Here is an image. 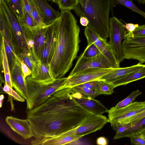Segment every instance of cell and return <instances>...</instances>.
I'll use <instances>...</instances> for the list:
<instances>
[{
    "label": "cell",
    "mask_w": 145,
    "mask_h": 145,
    "mask_svg": "<svg viewBox=\"0 0 145 145\" xmlns=\"http://www.w3.org/2000/svg\"><path fill=\"white\" fill-rule=\"evenodd\" d=\"M60 17L47 26L46 41L41 53L40 61L50 63L54 55L56 46L57 36Z\"/></svg>",
    "instance_id": "obj_12"
},
{
    "label": "cell",
    "mask_w": 145,
    "mask_h": 145,
    "mask_svg": "<svg viewBox=\"0 0 145 145\" xmlns=\"http://www.w3.org/2000/svg\"><path fill=\"white\" fill-rule=\"evenodd\" d=\"M144 117H145V111L135 116L124 119L115 124L124 125L129 123H131L132 125Z\"/></svg>",
    "instance_id": "obj_34"
},
{
    "label": "cell",
    "mask_w": 145,
    "mask_h": 145,
    "mask_svg": "<svg viewBox=\"0 0 145 145\" xmlns=\"http://www.w3.org/2000/svg\"><path fill=\"white\" fill-rule=\"evenodd\" d=\"M78 0H60L58 6L61 10H73L77 5Z\"/></svg>",
    "instance_id": "obj_35"
},
{
    "label": "cell",
    "mask_w": 145,
    "mask_h": 145,
    "mask_svg": "<svg viewBox=\"0 0 145 145\" xmlns=\"http://www.w3.org/2000/svg\"><path fill=\"white\" fill-rule=\"evenodd\" d=\"M11 7L20 23L23 20L24 15L22 0H10Z\"/></svg>",
    "instance_id": "obj_30"
},
{
    "label": "cell",
    "mask_w": 145,
    "mask_h": 145,
    "mask_svg": "<svg viewBox=\"0 0 145 145\" xmlns=\"http://www.w3.org/2000/svg\"><path fill=\"white\" fill-rule=\"evenodd\" d=\"M100 81V80L91 81L77 86L80 87H85L95 91L99 86Z\"/></svg>",
    "instance_id": "obj_39"
},
{
    "label": "cell",
    "mask_w": 145,
    "mask_h": 145,
    "mask_svg": "<svg viewBox=\"0 0 145 145\" xmlns=\"http://www.w3.org/2000/svg\"><path fill=\"white\" fill-rule=\"evenodd\" d=\"M111 7V0H78L73 9L79 17L84 16L88 20V26L103 39L109 37Z\"/></svg>",
    "instance_id": "obj_3"
},
{
    "label": "cell",
    "mask_w": 145,
    "mask_h": 145,
    "mask_svg": "<svg viewBox=\"0 0 145 145\" xmlns=\"http://www.w3.org/2000/svg\"><path fill=\"white\" fill-rule=\"evenodd\" d=\"M14 56V65L10 70L12 85L15 91L26 100L28 95L25 80L24 78L20 63L16 54Z\"/></svg>",
    "instance_id": "obj_15"
},
{
    "label": "cell",
    "mask_w": 145,
    "mask_h": 145,
    "mask_svg": "<svg viewBox=\"0 0 145 145\" xmlns=\"http://www.w3.org/2000/svg\"><path fill=\"white\" fill-rule=\"evenodd\" d=\"M73 95L77 102L82 107L96 114L103 115L108 110L99 101L93 98L83 97L80 93L73 91Z\"/></svg>",
    "instance_id": "obj_17"
},
{
    "label": "cell",
    "mask_w": 145,
    "mask_h": 145,
    "mask_svg": "<svg viewBox=\"0 0 145 145\" xmlns=\"http://www.w3.org/2000/svg\"><path fill=\"white\" fill-rule=\"evenodd\" d=\"M108 122V120L106 117L94 114L77 128L60 135H74L82 137L100 130Z\"/></svg>",
    "instance_id": "obj_11"
},
{
    "label": "cell",
    "mask_w": 145,
    "mask_h": 145,
    "mask_svg": "<svg viewBox=\"0 0 145 145\" xmlns=\"http://www.w3.org/2000/svg\"><path fill=\"white\" fill-rule=\"evenodd\" d=\"M142 92L139 90L133 91L126 98L118 103L114 107L118 109L130 105Z\"/></svg>",
    "instance_id": "obj_31"
},
{
    "label": "cell",
    "mask_w": 145,
    "mask_h": 145,
    "mask_svg": "<svg viewBox=\"0 0 145 145\" xmlns=\"http://www.w3.org/2000/svg\"><path fill=\"white\" fill-rule=\"evenodd\" d=\"M131 144L134 145H145V138L141 133L134 135L130 137Z\"/></svg>",
    "instance_id": "obj_38"
},
{
    "label": "cell",
    "mask_w": 145,
    "mask_h": 145,
    "mask_svg": "<svg viewBox=\"0 0 145 145\" xmlns=\"http://www.w3.org/2000/svg\"><path fill=\"white\" fill-rule=\"evenodd\" d=\"M141 133L143 136V137L145 138V130L142 131Z\"/></svg>",
    "instance_id": "obj_48"
},
{
    "label": "cell",
    "mask_w": 145,
    "mask_h": 145,
    "mask_svg": "<svg viewBox=\"0 0 145 145\" xmlns=\"http://www.w3.org/2000/svg\"><path fill=\"white\" fill-rule=\"evenodd\" d=\"M126 34L124 24L115 17L110 18L109 44L119 64L125 59L121 42Z\"/></svg>",
    "instance_id": "obj_6"
},
{
    "label": "cell",
    "mask_w": 145,
    "mask_h": 145,
    "mask_svg": "<svg viewBox=\"0 0 145 145\" xmlns=\"http://www.w3.org/2000/svg\"><path fill=\"white\" fill-rule=\"evenodd\" d=\"M101 53L100 50L93 43L88 44L87 46L82 54L84 57L89 58L96 56Z\"/></svg>",
    "instance_id": "obj_33"
},
{
    "label": "cell",
    "mask_w": 145,
    "mask_h": 145,
    "mask_svg": "<svg viewBox=\"0 0 145 145\" xmlns=\"http://www.w3.org/2000/svg\"><path fill=\"white\" fill-rule=\"evenodd\" d=\"M145 111V101H135L125 107L116 108L114 106L108 110V122L111 127L124 119Z\"/></svg>",
    "instance_id": "obj_10"
},
{
    "label": "cell",
    "mask_w": 145,
    "mask_h": 145,
    "mask_svg": "<svg viewBox=\"0 0 145 145\" xmlns=\"http://www.w3.org/2000/svg\"><path fill=\"white\" fill-rule=\"evenodd\" d=\"M22 26L25 34L27 44L29 52L38 63L40 61L36 54L34 48V36L33 31L31 27L25 25Z\"/></svg>",
    "instance_id": "obj_25"
},
{
    "label": "cell",
    "mask_w": 145,
    "mask_h": 145,
    "mask_svg": "<svg viewBox=\"0 0 145 145\" xmlns=\"http://www.w3.org/2000/svg\"><path fill=\"white\" fill-rule=\"evenodd\" d=\"M126 35L132 37H145V25L139 26L132 33L128 32Z\"/></svg>",
    "instance_id": "obj_37"
},
{
    "label": "cell",
    "mask_w": 145,
    "mask_h": 145,
    "mask_svg": "<svg viewBox=\"0 0 145 145\" xmlns=\"http://www.w3.org/2000/svg\"><path fill=\"white\" fill-rule=\"evenodd\" d=\"M31 15L37 25L36 26L41 27L47 26L44 23L40 14L33 0H31Z\"/></svg>",
    "instance_id": "obj_29"
},
{
    "label": "cell",
    "mask_w": 145,
    "mask_h": 145,
    "mask_svg": "<svg viewBox=\"0 0 145 145\" xmlns=\"http://www.w3.org/2000/svg\"><path fill=\"white\" fill-rule=\"evenodd\" d=\"M84 34L88 44L93 43L106 57L113 68L120 67L118 63L113 51L111 46L106 40L100 36L89 26L85 28Z\"/></svg>",
    "instance_id": "obj_9"
},
{
    "label": "cell",
    "mask_w": 145,
    "mask_h": 145,
    "mask_svg": "<svg viewBox=\"0 0 145 145\" xmlns=\"http://www.w3.org/2000/svg\"><path fill=\"white\" fill-rule=\"evenodd\" d=\"M16 55L27 65L31 72L30 75L33 78H34L37 73L38 63L36 62L33 57L29 52H24Z\"/></svg>",
    "instance_id": "obj_24"
},
{
    "label": "cell",
    "mask_w": 145,
    "mask_h": 145,
    "mask_svg": "<svg viewBox=\"0 0 145 145\" xmlns=\"http://www.w3.org/2000/svg\"><path fill=\"white\" fill-rule=\"evenodd\" d=\"M96 143L99 145H107L108 144V141L106 138L101 137L97 139Z\"/></svg>",
    "instance_id": "obj_44"
},
{
    "label": "cell",
    "mask_w": 145,
    "mask_h": 145,
    "mask_svg": "<svg viewBox=\"0 0 145 145\" xmlns=\"http://www.w3.org/2000/svg\"><path fill=\"white\" fill-rule=\"evenodd\" d=\"M139 25L138 24H134L132 23H126L125 27L129 32L132 33L136 28Z\"/></svg>",
    "instance_id": "obj_42"
},
{
    "label": "cell",
    "mask_w": 145,
    "mask_h": 145,
    "mask_svg": "<svg viewBox=\"0 0 145 145\" xmlns=\"http://www.w3.org/2000/svg\"><path fill=\"white\" fill-rule=\"evenodd\" d=\"M11 96L13 97L14 100L22 102H24L25 101V99L24 98L20 96L12 89V90Z\"/></svg>",
    "instance_id": "obj_43"
},
{
    "label": "cell",
    "mask_w": 145,
    "mask_h": 145,
    "mask_svg": "<svg viewBox=\"0 0 145 145\" xmlns=\"http://www.w3.org/2000/svg\"><path fill=\"white\" fill-rule=\"evenodd\" d=\"M23 10L27 12L30 15L32 16L31 0H22Z\"/></svg>",
    "instance_id": "obj_41"
},
{
    "label": "cell",
    "mask_w": 145,
    "mask_h": 145,
    "mask_svg": "<svg viewBox=\"0 0 145 145\" xmlns=\"http://www.w3.org/2000/svg\"><path fill=\"white\" fill-rule=\"evenodd\" d=\"M145 67V64L139 62L129 67L115 68L112 71L101 77L99 79L111 83L131 73L139 70Z\"/></svg>",
    "instance_id": "obj_19"
},
{
    "label": "cell",
    "mask_w": 145,
    "mask_h": 145,
    "mask_svg": "<svg viewBox=\"0 0 145 145\" xmlns=\"http://www.w3.org/2000/svg\"><path fill=\"white\" fill-rule=\"evenodd\" d=\"M48 0V1H52L54 3H55V1L54 0Z\"/></svg>",
    "instance_id": "obj_50"
},
{
    "label": "cell",
    "mask_w": 145,
    "mask_h": 145,
    "mask_svg": "<svg viewBox=\"0 0 145 145\" xmlns=\"http://www.w3.org/2000/svg\"><path fill=\"white\" fill-rule=\"evenodd\" d=\"M54 78L52 75L50 64L42 62L41 61L38 63L37 74L33 78L39 81H43Z\"/></svg>",
    "instance_id": "obj_26"
},
{
    "label": "cell",
    "mask_w": 145,
    "mask_h": 145,
    "mask_svg": "<svg viewBox=\"0 0 145 145\" xmlns=\"http://www.w3.org/2000/svg\"><path fill=\"white\" fill-rule=\"evenodd\" d=\"M71 88L73 92L78 93L84 97L94 98L100 95L95 91L84 87L76 86Z\"/></svg>",
    "instance_id": "obj_32"
},
{
    "label": "cell",
    "mask_w": 145,
    "mask_h": 145,
    "mask_svg": "<svg viewBox=\"0 0 145 145\" xmlns=\"http://www.w3.org/2000/svg\"><path fill=\"white\" fill-rule=\"evenodd\" d=\"M71 88L57 91L40 105L26 111L33 137L57 136L80 126L94 114L75 100Z\"/></svg>",
    "instance_id": "obj_1"
},
{
    "label": "cell",
    "mask_w": 145,
    "mask_h": 145,
    "mask_svg": "<svg viewBox=\"0 0 145 145\" xmlns=\"http://www.w3.org/2000/svg\"><path fill=\"white\" fill-rule=\"evenodd\" d=\"M47 27V26L39 27L36 26L31 27L34 33V48L35 52L40 61L41 53L46 41Z\"/></svg>",
    "instance_id": "obj_20"
},
{
    "label": "cell",
    "mask_w": 145,
    "mask_h": 145,
    "mask_svg": "<svg viewBox=\"0 0 145 145\" xmlns=\"http://www.w3.org/2000/svg\"><path fill=\"white\" fill-rule=\"evenodd\" d=\"M121 46L124 59L145 63V37H132L126 35Z\"/></svg>",
    "instance_id": "obj_8"
},
{
    "label": "cell",
    "mask_w": 145,
    "mask_h": 145,
    "mask_svg": "<svg viewBox=\"0 0 145 145\" xmlns=\"http://www.w3.org/2000/svg\"><path fill=\"white\" fill-rule=\"evenodd\" d=\"M24 17L23 20L20 23L21 25H25L31 27L36 26L37 25L32 17L27 12L23 10Z\"/></svg>",
    "instance_id": "obj_36"
},
{
    "label": "cell",
    "mask_w": 145,
    "mask_h": 145,
    "mask_svg": "<svg viewBox=\"0 0 145 145\" xmlns=\"http://www.w3.org/2000/svg\"><path fill=\"white\" fill-rule=\"evenodd\" d=\"M71 11L61 10L60 12L56 47L50 64L55 78L63 77L69 71L79 50L80 29Z\"/></svg>",
    "instance_id": "obj_2"
},
{
    "label": "cell",
    "mask_w": 145,
    "mask_h": 145,
    "mask_svg": "<svg viewBox=\"0 0 145 145\" xmlns=\"http://www.w3.org/2000/svg\"><path fill=\"white\" fill-rule=\"evenodd\" d=\"M67 77L37 80L31 75L25 78L27 89V109L31 110L44 102L52 94L62 89Z\"/></svg>",
    "instance_id": "obj_4"
},
{
    "label": "cell",
    "mask_w": 145,
    "mask_h": 145,
    "mask_svg": "<svg viewBox=\"0 0 145 145\" xmlns=\"http://www.w3.org/2000/svg\"><path fill=\"white\" fill-rule=\"evenodd\" d=\"M4 97L3 95H1L0 97V107H1L2 105L3 102Z\"/></svg>",
    "instance_id": "obj_47"
},
{
    "label": "cell",
    "mask_w": 145,
    "mask_h": 145,
    "mask_svg": "<svg viewBox=\"0 0 145 145\" xmlns=\"http://www.w3.org/2000/svg\"><path fill=\"white\" fill-rule=\"evenodd\" d=\"M0 8L3 11L8 21L15 51L19 54L29 52L24 29L10 2L5 0H0Z\"/></svg>",
    "instance_id": "obj_5"
},
{
    "label": "cell",
    "mask_w": 145,
    "mask_h": 145,
    "mask_svg": "<svg viewBox=\"0 0 145 145\" xmlns=\"http://www.w3.org/2000/svg\"><path fill=\"white\" fill-rule=\"evenodd\" d=\"M145 130V117L133 124L125 131L116 133L113 139L116 140L123 137L130 138L134 135L141 133Z\"/></svg>",
    "instance_id": "obj_23"
},
{
    "label": "cell",
    "mask_w": 145,
    "mask_h": 145,
    "mask_svg": "<svg viewBox=\"0 0 145 145\" xmlns=\"http://www.w3.org/2000/svg\"><path fill=\"white\" fill-rule=\"evenodd\" d=\"M112 8L121 5L140 14L145 18V12L137 7L133 3V0H111Z\"/></svg>",
    "instance_id": "obj_27"
},
{
    "label": "cell",
    "mask_w": 145,
    "mask_h": 145,
    "mask_svg": "<svg viewBox=\"0 0 145 145\" xmlns=\"http://www.w3.org/2000/svg\"><path fill=\"white\" fill-rule=\"evenodd\" d=\"M115 68H93L85 69L76 73L67 80L62 89L72 88L82 84L95 80H100V78L112 71Z\"/></svg>",
    "instance_id": "obj_7"
},
{
    "label": "cell",
    "mask_w": 145,
    "mask_h": 145,
    "mask_svg": "<svg viewBox=\"0 0 145 145\" xmlns=\"http://www.w3.org/2000/svg\"><path fill=\"white\" fill-rule=\"evenodd\" d=\"M18 57L21 64L22 70L24 74V78L25 79L27 76L31 74V72L27 65L22 61L18 56Z\"/></svg>",
    "instance_id": "obj_40"
},
{
    "label": "cell",
    "mask_w": 145,
    "mask_h": 145,
    "mask_svg": "<svg viewBox=\"0 0 145 145\" xmlns=\"http://www.w3.org/2000/svg\"><path fill=\"white\" fill-rule=\"evenodd\" d=\"M33 0L34 1L35 0Z\"/></svg>",
    "instance_id": "obj_53"
},
{
    "label": "cell",
    "mask_w": 145,
    "mask_h": 145,
    "mask_svg": "<svg viewBox=\"0 0 145 145\" xmlns=\"http://www.w3.org/2000/svg\"><path fill=\"white\" fill-rule=\"evenodd\" d=\"M1 42L0 64L1 67H2L4 70L5 83L10 87L12 88L9 63L5 49L3 40L2 37Z\"/></svg>",
    "instance_id": "obj_22"
},
{
    "label": "cell",
    "mask_w": 145,
    "mask_h": 145,
    "mask_svg": "<svg viewBox=\"0 0 145 145\" xmlns=\"http://www.w3.org/2000/svg\"><path fill=\"white\" fill-rule=\"evenodd\" d=\"M34 1L44 23L46 26L49 25L60 17V12L53 9L46 0H35Z\"/></svg>",
    "instance_id": "obj_18"
},
{
    "label": "cell",
    "mask_w": 145,
    "mask_h": 145,
    "mask_svg": "<svg viewBox=\"0 0 145 145\" xmlns=\"http://www.w3.org/2000/svg\"><path fill=\"white\" fill-rule=\"evenodd\" d=\"M114 88L112 83L101 80L99 86L95 91L99 95H110L114 92Z\"/></svg>",
    "instance_id": "obj_28"
},
{
    "label": "cell",
    "mask_w": 145,
    "mask_h": 145,
    "mask_svg": "<svg viewBox=\"0 0 145 145\" xmlns=\"http://www.w3.org/2000/svg\"><path fill=\"white\" fill-rule=\"evenodd\" d=\"M55 1V3H56L58 5L60 0H54Z\"/></svg>",
    "instance_id": "obj_49"
},
{
    "label": "cell",
    "mask_w": 145,
    "mask_h": 145,
    "mask_svg": "<svg viewBox=\"0 0 145 145\" xmlns=\"http://www.w3.org/2000/svg\"><path fill=\"white\" fill-rule=\"evenodd\" d=\"M6 0V1H7L8 2H10V0Z\"/></svg>",
    "instance_id": "obj_51"
},
{
    "label": "cell",
    "mask_w": 145,
    "mask_h": 145,
    "mask_svg": "<svg viewBox=\"0 0 145 145\" xmlns=\"http://www.w3.org/2000/svg\"><path fill=\"white\" fill-rule=\"evenodd\" d=\"M0 31L3 40L5 52L10 70L14 64V54L16 53L13 44L11 30L7 17L0 8Z\"/></svg>",
    "instance_id": "obj_14"
},
{
    "label": "cell",
    "mask_w": 145,
    "mask_h": 145,
    "mask_svg": "<svg viewBox=\"0 0 145 145\" xmlns=\"http://www.w3.org/2000/svg\"><path fill=\"white\" fill-rule=\"evenodd\" d=\"M139 0V1H145V0Z\"/></svg>",
    "instance_id": "obj_52"
},
{
    "label": "cell",
    "mask_w": 145,
    "mask_h": 145,
    "mask_svg": "<svg viewBox=\"0 0 145 145\" xmlns=\"http://www.w3.org/2000/svg\"><path fill=\"white\" fill-rule=\"evenodd\" d=\"M12 89V88L10 87L5 83L3 88V91L8 94V95H11Z\"/></svg>",
    "instance_id": "obj_46"
},
{
    "label": "cell",
    "mask_w": 145,
    "mask_h": 145,
    "mask_svg": "<svg viewBox=\"0 0 145 145\" xmlns=\"http://www.w3.org/2000/svg\"><path fill=\"white\" fill-rule=\"evenodd\" d=\"M113 68L101 53L94 57L88 58L82 54L78 57L76 65L68 77H70L78 71L89 68Z\"/></svg>",
    "instance_id": "obj_13"
},
{
    "label": "cell",
    "mask_w": 145,
    "mask_h": 145,
    "mask_svg": "<svg viewBox=\"0 0 145 145\" xmlns=\"http://www.w3.org/2000/svg\"><path fill=\"white\" fill-rule=\"evenodd\" d=\"M80 17V22L81 24L84 26H87L89 23L88 19L84 16H81Z\"/></svg>",
    "instance_id": "obj_45"
},
{
    "label": "cell",
    "mask_w": 145,
    "mask_h": 145,
    "mask_svg": "<svg viewBox=\"0 0 145 145\" xmlns=\"http://www.w3.org/2000/svg\"><path fill=\"white\" fill-rule=\"evenodd\" d=\"M145 78V67L139 70L131 73L110 83L115 88L120 86L126 85L130 83Z\"/></svg>",
    "instance_id": "obj_21"
},
{
    "label": "cell",
    "mask_w": 145,
    "mask_h": 145,
    "mask_svg": "<svg viewBox=\"0 0 145 145\" xmlns=\"http://www.w3.org/2000/svg\"><path fill=\"white\" fill-rule=\"evenodd\" d=\"M5 120L11 129L24 140L33 137L32 129L27 119H21L12 116H7Z\"/></svg>",
    "instance_id": "obj_16"
}]
</instances>
